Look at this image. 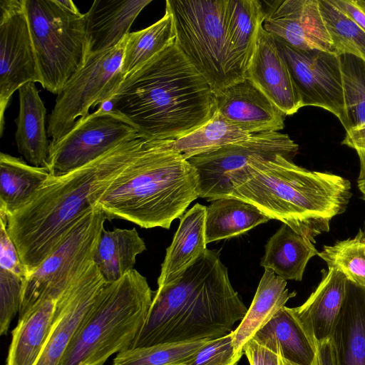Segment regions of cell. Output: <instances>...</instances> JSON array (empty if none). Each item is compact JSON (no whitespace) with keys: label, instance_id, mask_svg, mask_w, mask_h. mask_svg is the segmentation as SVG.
<instances>
[{"label":"cell","instance_id":"obj_41","mask_svg":"<svg viewBox=\"0 0 365 365\" xmlns=\"http://www.w3.org/2000/svg\"><path fill=\"white\" fill-rule=\"evenodd\" d=\"M243 352L250 365H279L278 354L253 339L245 345Z\"/></svg>","mask_w":365,"mask_h":365},{"label":"cell","instance_id":"obj_26","mask_svg":"<svg viewBox=\"0 0 365 365\" xmlns=\"http://www.w3.org/2000/svg\"><path fill=\"white\" fill-rule=\"evenodd\" d=\"M206 206L195 204L180 217L178 228L166 249L158 286L175 278L192 264L207 249Z\"/></svg>","mask_w":365,"mask_h":365},{"label":"cell","instance_id":"obj_47","mask_svg":"<svg viewBox=\"0 0 365 365\" xmlns=\"http://www.w3.org/2000/svg\"><path fill=\"white\" fill-rule=\"evenodd\" d=\"M364 232H365V223H364Z\"/></svg>","mask_w":365,"mask_h":365},{"label":"cell","instance_id":"obj_2","mask_svg":"<svg viewBox=\"0 0 365 365\" xmlns=\"http://www.w3.org/2000/svg\"><path fill=\"white\" fill-rule=\"evenodd\" d=\"M110 110L149 140H173L207 122L216 98L175 41L127 76L108 102Z\"/></svg>","mask_w":365,"mask_h":365},{"label":"cell","instance_id":"obj_15","mask_svg":"<svg viewBox=\"0 0 365 365\" xmlns=\"http://www.w3.org/2000/svg\"><path fill=\"white\" fill-rule=\"evenodd\" d=\"M108 282L93 261L59 297L53 324L36 365H60Z\"/></svg>","mask_w":365,"mask_h":365},{"label":"cell","instance_id":"obj_11","mask_svg":"<svg viewBox=\"0 0 365 365\" xmlns=\"http://www.w3.org/2000/svg\"><path fill=\"white\" fill-rule=\"evenodd\" d=\"M298 145L279 131L252 134L210 153L187 159L199 177L200 197L208 201L227 197L232 180L249 165L281 155L292 160Z\"/></svg>","mask_w":365,"mask_h":365},{"label":"cell","instance_id":"obj_25","mask_svg":"<svg viewBox=\"0 0 365 365\" xmlns=\"http://www.w3.org/2000/svg\"><path fill=\"white\" fill-rule=\"evenodd\" d=\"M59 297L46 298L19 317L6 365H36L50 334Z\"/></svg>","mask_w":365,"mask_h":365},{"label":"cell","instance_id":"obj_43","mask_svg":"<svg viewBox=\"0 0 365 365\" xmlns=\"http://www.w3.org/2000/svg\"><path fill=\"white\" fill-rule=\"evenodd\" d=\"M341 143L355 150L358 155L365 156V124L346 131Z\"/></svg>","mask_w":365,"mask_h":365},{"label":"cell","instance_id":"obj_40","mask_svg":"<svg viewBox=\"0 0 365 365\" xmlns=\"http://www.w3.org/2000/svg\"><path fill=\"white\" fill-rule=\"evenodd\" d=\"M0 269L19 277L23 282L28 272L21 261L16 247L7 231L6 215L0 211Z\"/></svg>","mask_w":365,"mask_h":365},{"label":"cell","instance_id":"obj_7","mask_svg":"<svg viewBox=\"0 0 365 365\" xmlns=\"http://www.w3.org/2000/svg\"><path fill=\"white\" fill-rule=\"evenodd\" d=\"M227 0H167L175 43L215 94L245 77L228 33Z\"/></svg>","mask_w":365,"mask_h":365},{"label":"cell","instance_id":"obj_20","mask_svg":"<svg viewBox=\"0 0 365 365\" xmlns=\"http://www.w3.org/2000/svg\"><path fill=\"white\" fill-rule=\"evenodd\" d=\"M150 2L152 0L94 1L85 14L88 56L118 45Z\"/></svg>","mask_w":365,"mask_h":365},{"label":"cell","instance_id":"obj_32","mask_svg":"<svg viewBox=\"0 0 365 365\" xmlns=\"http://www.w3.org/2000/svg\"><path fill=\"white\" fill-rule=\"evenodd\" d=\"M173 17L165 9L158 21L126 36L121 70L124 78L137 71L175 41Z\"/></svg>","mask_w":365,"mask_h":365},{"label":"cell","instance_id":"obj_42","mask_svg":"<svg viewBox=\"0 0 365 365\" xmlns=\"http://www.w3.org/2000/svg\"><path fill=\"white\" fill-rule=\"evenodd\" d=\"M330 1L365 31V1L330 0Z\"/></svg>","mask_w":365,"mask_h":365},{"label":"cell","instance_id":"obj_30","mask_svg":"<svg viewBox=\"0 0 365 365\" xmlns=\"http://www.w3.org/2000/svg\"><path fill=\"white\" fill-rule=\"evenodd\" d=\"M50 175L20 158L0 154V211L9 215L24 205Z\"/></svg>","mask_w":365,"mask_h":365},{"label":"cell","instance_id":"obj_35","mask_svg":"<svg viewBox=\"0 0 365 365\" xmlns=\"http://www.w3.org/2000/svg\"><path fill=\"white\" fill-rule=\"evenodd\" d=\"M210 340L158 344L116 354L113 365H186Z\"/></svg>","mask_w":365,"mask_h":365},{"label":"cell","instance_id":"obj_46","mask_svg":"<svg viewBox=\"0 0 365 365\" xmlns=\"http://www.w3.org/2000/svg\"><path fill=\"white\" fill-rule=\"evenodd\" d=\"M279 365H294L278 354Z\"/></svg>","mask_w":365,"mask_h":365},{"label":"cell","instance_id":"obj_38","mask_svg":"<svg viewBox=\"0 0 365 365\" xmlns=\"http://www.w3.org/2000/svg\"><path fill=\"white\" fill-rule=\"evenodd\" d=\"M23 280L0 269V334L6 335L11 323L19 312Z\"/></svg>","mask_w":365,"mask_h":365},{"label":"cell","instance_id":"obj_45","mask_svg":"<svg viewBox=\"0 0 365 365\" xmlns=\"http://www.w3.org/2000/svg\"><path fill=\"white\" fill-rule=\"evenodd\" d=\"M359 158V175L357 179V186L362 194V199L365 200V156L358 155Z\"/></svg>","mask_w":365,"mask_h":365},{"label":"cell","instance_id":"obj_44","mask_svg":"<svg viewBox=\"0 0 365 365\" xmlns=\"http://www.w3.org/2000/svg\"><path fill=\"white\" fill-rule=\"evenodd\" d=\"M318 355L317 365H337L332 339L317 344Z\"/></svg>","mask_w":365,"mask_h":365},{"label":"cell","instance_id":"obj_36","mask_svg":"<svg viewBox=\"0 0 365 365\" xmlns=\"http://www.w3.org/2000/svg\"><path fill=\"white\" fill-rule=\"evenodd\" d=\"M319 9L331 40L332 52L351 54L365 62V31L330 0H318Z\"/></svg>","mask_w":365,"mask_h":365},{"label":"cell","instance_id":"obj_18","mask_svg":"<svg viewBox=\"0 0 365 365\" xmlns=\"http://www.w3.org/2000/svg\"><path fill=\"white\" fill-rule=\"evenodd\" d=\"M215 98L216 112L246 133L279 131L284 127L286 115L247 78Z\"/></svg>","mask_w":365,"mask_h":365},{"label":"cell","instance_id":"obj_24","mask_svg":"<svg viewBox=\"0 0 365 365\" xmlns=\"http://www.w3.org/2000/svg\"><path fill=\"white\" fill-rule=\"evenodd\" d=\"M295 295L296 292H289L287 288V280L272 270L264 269L250 307L240 324L232 331L236 358L241 359L245 345Z\"/></svg>","mask_w":365,"mask_h":365},{"label":"cell","instance_id":"obj_33","mask_svg":"<svg viewBox=\"0 0 365 365\" xmlns=\"http://www.w3.org/2000/svg\"><path fill=\"white\" fill-rule=\"evenodd\" d=\"M216 112L205 124L192 132L173 140H168L169 147L185 160L210 153L227 144L250 136Z\"/></svg>","mask_w":365,"mask_h":365},{"label":"cell","instance_id":"obj_12","mask_svg":"<svg viewBox=\"0 0 365 365\" xmlns=\"http://www.w3.org/2000/svg\"><path fill=\"white\" fill-rule=\"evenodd\" d=\"M138 134L121 118L101 107L79 119L68 133L51 143L47 168L51 175L70 172Z\"/></svg>","mask_w":365,"mask_h":365},{"label":"cell","instance_id":"obj_1","mask_svg":"<svg viewBox=\"0 0 365 365\" xmlns=\"http://www.w3.org/2000/svg\"><path fill=\"white\" fill-rule=\"evenodd\" d=\"M140 136L126 140L76 170L51 175L20 207L6 215L7 231L28 272L62 244L133 158ZM27 278V277H26Z\"/></svg>","mask_w":365,"mask_h":365},{"label":"cell","instance_id":"obj_4","mask_svg":"<svg viewBox=\"0 0 365 365\" xmlns=\"http://www.w3.org/2000/svg\"><path fill=\"white\" fill-rule=\"evenodd\" d=\"M231 186L228 197L254 205L313 243L329 231L331 220L345 212L352 195L346 178L307 170L281 155L249 165Z\"/></svg>","mask_w":365,"mask_h":365},{"label":"cell","instance_id":"obj_17","mask_svg":"<svg viewBox=\"0 0 365 365\" xmlns=\"http://www.w3.org/2000/svg\"><path fill=\"white\" fill-rule=\"evenodd\" d=\"M245 78L250 80L285 115H293L303 107L274 37L263 26Z\"/></svg>","mask_w":365,"mask_h":365},{"label":"cell","instance_id":"obj_14","mask_svg":"<svg viewBox=\"0 0 365 365\" xmlns=\"http://www.w3.org/2000/svg\"><path fill=\"white\" fill-rule=\"evenodd\" d=\"M274 39L303 107H319L340 120L344 112V93L339 56L319 50H299L280 38Z\"/></svg>","mask_w":365,"mask_h":365},{"label":"cell","instance_id":"obj_37","mask_svg":"<svg viewBox=\"0 0 365 365\" xmlns=\"http://www.w3.org/2000/svg\"><path fill=\"white\" fill-rule=\"evenodd\" d=\"M327 264L341 272L346 279L365 289V232L359 229L353 238L324 246L317 255Z\"/></svg>","mask_w":365,"mask_h":365},{"label":"cell","instance_id":"obj_9","mask_svg":"<svg viewBox=\"0 0 365 365\" xmlns=\"http://www.w3.org/2000/svg\"><path fill=\"white\" fill-rule=\"evenodd\" d=\"M106 217L98 206L73 227L59 247L23 282L19 317L50 296L59 297L93 261Z\"/></svg>","mask_w":365,"mask_h":365},{"label":"cell","instance_id":"obj_39","mask_svg":"<svg viewBox=\"0 0 365 365\" xmlns=\"http://www.w3.org/2000/svg\"><path fill=\"white\" fill-rule=\"evenodd\" d=\"M232 340L231 332L208 341L186 365H237Z\"/></svg>","mask_w":365,"mask_h":365},{"label":"cell","instance_id":"obj_16","mask_svg":"<svg viewBox=\"0 0 365 365\" xmlns=\"http://www.w3.org/2000/svg\"><path fill=\"white\" fill-rule=\"evenodd\" d=\"M265 12L263 28L274 37L299 50L332 52L318 0L277 1Z\"/></svg>","mask_w":365,"mask_h":365},{"label":"cell","instance_id":"obj_29","mask_svg":"<svg viewBox=\"0 0 365 365\" xmlns=\"http://www.w3.org/2000/svg\"><path fill=\"white\" fill-rule=\"evenodd\" d=\"M145 250L135 227L104 229L93 261L106 282L111 283L133 269L137 256Z\"/></svg>","mask_w":365,"mask_h":365},{"label":"cell","instance_id":"obj_10","mask_svg":"<svg viewBox=\"0 0 365 365\" xmlns=\"http://www.w3.org/2000/svg\"><path fill=\"white\" fill-rule=\"evenodd\" d=\"M125 38L116 46L88 56L82 68L57 94L47 133L55 143L98 104L108 103L124 79L121 66Z\"/></svg>","mask_w":365,"mask_h":365},{"label":"cell","instance_id":"obj_8","mask_svg":"<svg viewBox=\"0 0 365 365\" xmlns=\"http://www.w3.org/2000/svg\"><path fill=\"white\" fill-rule=\"evenodd\" d=\"M41 85L58 94L88 57L86 14L71 0H25Z\"/></svg>","mask_w":365,"mask_h":365},{"label":"cell","instance_id":"obj_5","mask_svg":"<svg viewBox=\"0 0 365 365\" xmlns=\"http://www.w3.org/2000/svg\"><path fill=\"white\" fill-rule=\"evenodd\" d=\"M168 141L140 136L130 161L96 202L106 219L169 229L200 197L197 170Z\"/></svg>","mask_w":365,"mask_h":365},{"label":"cell","instance_id":"obj_23","mask_svg":"<svg viewBox=\"0 0 365 365\" xmlns=\"http://www.w3.org/2000/svg\"><path fill=\"white\" fill-rule=\"evenodd\" d=\"M331 339L337 365H365V289L348 280Z\"/></svg>","mask_w":365,"mask_h":365},{"label":"cell","instance_id":"obj_31","mask_svg":"<svg viewBox=\"0 0 365 365\" xmlns=\"http://www.w3.org/2000/svg\"><path fill=\"white\" fill-rule=\"evenodd\" d=\"M257 0H227V25L234 50L246 71L265 18Z\"/></svg>","mask_w":365,"mask_h":365},{"label":"cell","instance_id":"obj_19","mask_svg":"<svg viewBox=\"0 0 365 365\" xmlns=\"http://www.w3.org/2000/svg\"><path fill=\"white\" fill-rule=\"evenodd\" d=\"M315 290L300 306L292 308L306 331L318 344L331 339L346 292L347 279L333 267L322 271Z\"/></svg>","mask_w":365,"mask_h":365},{"label":"cell","instance_id":"obj_21","mask_svg":"<svg viewBox=\"0 0 365 365\" xmlns=\"http://www.w3.org/2000/svg\"><path fill=\"white\" fill-rule=\"evenodd\" d=\"M18 91L19 110L15 120L17 150L31 165L47 168L51 141L46 128L44 103L35 83H27Z\"/></svg>","mask_w":365,"mask_h":365},{"label":"cell","instance_id":"obj_3","mask_svg":"<svg viewBox=\"0 0 365 365\" xmlns=\"http://www.w3.org/2000/svg\"><path fill=\"white\" fill-rule=\"evenodd\" d=\"M247 312L219 252L207 248L180 274L158 286L132 348L222 337Z\"/></svg>","mask_w":365,"mask_h":365},{"label":"cell","instance_id":"obj_22","mask_svg":"<svg viewBox=\"0 0 365 365\" xmlns=\"http://www.w3.org/2000/svg\"><path fill=\"white\" fill-rule=\"evenodd\" d=\"M294 365H317V344L284 306L252 338Z\"/></svg>","mask_w":365,"mask_h":365},{"label":"cell","instance_id":"obj_28","mask_svg":"<svg viewBox=\"0 0 365 365\" xmlns=\"http://www.w3.org/2000/svg\"><path fill=\"white\" fill-rule=\"evenodd\" d=\"M254 205L232 197H220L206 207L207 243L240 235L269 220Z\"/></svg>","mask_w":365,"mask_h":365},{"label":"cell","instance_id":"obj_6","mask_svg":"<svg viewBox=\"0 0 365 365\" xmlns=\"http://www.w3.org/2000/svg\"><path fill=\"white\" fill-rule=\"evenodd\" d=\"M153 297L147 279L135 269L108 283L60 365H104L113 355L132 348Z\"/></svg>","mask_w":365,"mask_h":365},{"label":"cell","instance_id":"obj_27","mask_svg":"<svg viewBox=\"0 0 365 365\" xmlns=\"http://www.w3.org/2000/svg\"><path fill=\"white\" fill-rule=\"evenodd\" d=\"M260 266L285 280L302 281L309 259L318 255L313 242L283 224L268 240Z\"/></svg>","mask_w":365,"mask_h":365},{"label":"cell","instance_id":"obj_13","mask_svg":"<svg viewBox=\"0 0 365 365\" xmlns=\"http://www.w3.org/2000/svg\"><path fill=\"white\" fill-rule=\"evenodd\" d=\"M41 83L25 0H0V133L14 93L27 83Z\"/></svg>","mask_w":365,"mask_h":365},{"label":"cell","instance_id":"obj_34","mask_svg":"<svg viewBox=\"0 0 365 365\" xmlns=\"http://www.w3.org/2000/svg\"><path fill=\"white\" fill-rule=\"evenodd\" d=\"M339 57L344 93L339 120L346 132L365 124V62L351 54Z\"/></svg>","mask_w":365,"mask_h":365}]
</instances>
